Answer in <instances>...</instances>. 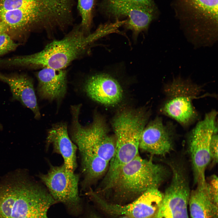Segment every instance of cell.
I'll return each instance as SVG.
<instances>
[{"mask_svg":"<svg viewBox=\"0 0 218 218\" xmlns=\"http://www.w3.org/2000/svg\"><path fill=\"white\" fill-rule=\"evenodd\" d=\"M71 138L79 152L97 157L109 163L115 152V141L108 135L102 121L95 117L90 126H83L79 121L80 110L71 111Z\"/></svg>","mask_w":218,"mask_h":218,"instance_id":"ba28073f","label":"cell"},{"mask_svg":"<svg viewBox=\"0 0 218 218\" xmlns=\"http://www.w3.org/2000/svg\"><path fill=\"white\" fill-rule=\"evenodd\" d=\"M175 16L195 48L211 47L218 40V0H173Z\"/></svg>","mask_w":218,"mask_h":218,"instance_id":"277c9868","label":"cell"},{"mask_svg":"<svg viewBox=\"0 0 218 218\" xmlns=\"http://www.w3.org/2000/svg\"><path fill=\"white\" fill-rule=\"evenodd\" d=\"M87 95L101 104L111 105L121 100L123 90L115 78L104 73H97L88 78L84 86Z\"/></svg>","mask_w":218,"mask_h":218,"instance_id":"9a60e30c","label":"cell"},{"mask_svg":"<svg viewBox=\"0 0 218 218\" xmlns=\"http://www.w3.org/2000/svg\"><path fill=\"white\" fill-rule=\"evenodd\" d=\"M217 113H206L192 130L188 137V148L195 184L205 180L206 168L211 160L210 146L213 134L218 133Z\"/></svg>","mask_w":218,"mask_h":218,"instance_id":"9c48e42d","label":"cell"},{"mask_svg":"<svg viewBox=\"0 0 218 218\" xmlns=\"http://www.w3.org/2000/svg\"><path fill=\"white\" fill-rule=\"evenodd\" d=\"M119 218H130L128 216H121Z\"/></svg>","mask_w":218,"mask_h":218,"instance_id":"83f0119b","label":"cell"},{"mask_svg":"<svg viewBox=\"0 0 218 218\" xmlns=\"http://www.w3.org/2000/svg\"><path fill=\"white\" fill-rule=\"evenodd\" d=\"M148 117L143 112L126 111L114 119L115 150L104 181L107 187L112 186L122 168L139 154L140 139Z\"/></svg>","mask_w":218,"mask_h":218,"instance_id":"5b68a950","label":"cell"},{"mask_svg":"<svg viewBox=\"0 0 218 218\" xmlns=\"http://www.w3.org/2000/svg\"><path fill=\"white\" fill-rule=\"evenodd\" d=\"M0 80L9 86L12 100L19 101L33 112L35 118L38 119L41 114L32 79L23 75H7L0 73Z\"/></svg>","mask_w":218,"mask_h":218,"instance_id":"ac0fdd59","label":"cell"},{"mask_svg":"<svg viewBox=\"0 0 218 218\" xmlns=\"http://www.w3.org/2000/svg\"><path fill=\"white\" fill-rule=\"evenodd\" d=\"M18 45L6 33L0 34V56L15 50Z\"/></svg>","mask_w":218,"mask_h":218,"instance_id":"7402d4cb","label":"cell"},{"mask_svg":"<svg viewBox=\"0 0 218 218\" xmlns=\"http://www.w3.org/2000/svg\"><path fill=\"white\" fill-rule=\"evenodd\" d=\"M167 174L164 166L138 154L122 168L111 189L122 200L137 197L148 190L158 188Z\"/></svg>","mask_w":218,"mask_h":218,"instance_id":"8992f818","label":"cell"},{"mask_svg":"<svg viewBox=\"0 0 218 218\" xmlns=\"http://www.w3.org/2000/svg\"><path fill=\"white\" fill-rule=\"evenodd\" d=\"M170 168L171 182L154 218H189L187 206L190 191L185 168L179 163L173 164Z\"/></svg>","mask_w":218,"mask_h":218,"instance_id":"8fae6325","label":"cell"},{"mask_svg":"<svg viewBox=\"0 0 218 218\" xmlns=\"http://www.w3.org/2000/svg\"><path fill=\"white\" fill-rule=\"evenodd\" d=\"M56 201L39 184L25 179L0 185V218H48Z\"/></svg>","mask_w":218,"mask_h":218,"instance_id":"3957f363","label":"cell"},{"mask_svg":"<svg viewBox=\"0 0 218 218\" xmlns=\"http://www.w3.org/2000/svg\"><path fill=\"white\" fill-rule=\"evenodd\" d=\"M202 90L201 86L189 78H184L180 76L173 78L164 85L165 100L160 107V112L182 126H190L198 117L193 102L201 97L200 95Z\"/></svg>","mask_w":218,"mask_h":218,"instance_id":"52a82bcc","label":"cell"},{"mask_svg":"<svg viewBox=\"0 0 218 218\" xmlns=\"http://www.w3.org/2000/svg\"><path fill=\"white\" fill-rule=\"evenodd\" d=\"M46 142L48 146L51 145L52 147L54 152L62 156L66 168L74 172L77 166L78 148L69 137L66 124L60 123L53 125L48 131Z\"/></svg>","mask_w":218,"mask_h":218,"instance_id":"e0dca14e","label":"cell"},{"mask_svg":"<svg viewBox=\"0 0 218 218\" xmlns=\"http://www.w3.org/2000/svg\"><path fill=\"white\" fill-rule=\"evenodd\" d=\"M190 191L188 204L191 218H218V205L208 192L206 179L200 181Z\"/></svg>","mask_w":218,"mask_h":218,"instance_id":"d6986e66","label":"cell"},{"mask_svg":"<svg viewBox=\"0 0 218 218\" xmlns=\"http://www.w3.org/2000/svg\"><path fill=\"white\" fill-rule=\"evenodd\" d=\"M79 152L83 176L82 187L84 189L107 170L109 163L97 157Z\"/></svg>","mask_w":218,"mask_h":218,"instance_id":"ffe728a7","label":"cell"},{"mask_svg":"<svg viewBox=\"0 0 218 218\" xmlns=\"http://www.w3.org/2000/svg\"><path fill=\"white\" fill-rule=\"evenodd\" d=\"M88 195L100 208L112 215L125 216L130 218H154L164 196L158 188L148 190L128 204L122 205L108 202L96 193Z\"/></svg>","mask_w":218,"mask_h":218,"instance_id":"7c38bea8","label":"cell"},{"mask_svg":"<svg viewBox=\"0 0 218 218\" xmlns=\"http://www.w3.org/2000/svg\"><path fill=\"white\" fill-rule=\"evenodd\" d=\"M210 152L211 160L214 163H217L218 160V133L214 134L212 136L210 144Z\"/></svg>","mask_w":218,"mask_h":218,"instance_id":"cb8c5ba5","label":"cell"},{"mask_svg":"<svg viewBox=\"0 0 218 218\" xmlns=\"http://www.w3.org/2000/svg\"><path fill=\"white\" fill-rule=\"evenodd\" d=\"M95 2V0H77V9L81 19L80 25L87 32L92 23Z\"/></svg>","mask_w":218,"mask_h":218,"instance_id":"44dd1931","label":"cell"},{"mask_svg":"<svg viewBox=\"0 0 218 218\" xmlns=\"http://www.w3.org/2000/svg\"><path fill=\"white\" fill-rule=\"evenodd\" d=\"M106 33L107 30L103 25L92 33L88 34L79 24L63 38L53 41L41 51L12 58L11 62L13 65H30L64 69L84 54L93 42Z\"/></svg>","mask_w":218,"mask_h":218,"instance_id":"7a4b0ae2","label":"cell"},{"mask_svg":"<svg viewBox=\"0 0 218 218\" xmlns=\"http://www.w3.org/2000/svg\"><path fill=\"white\" fill-rule=\"evenodd\" d=\"M134 3L146 8L155 11H158L154 0H120Z\"/></svg>","mask_w":218,"mask_h":218,"instance_id":"d4e9b609","label":"cell"},{"mask_svg":"<svg viewBox=\"0 0 218 218\" xmlns=\"http://www.w3.org/2000/svg\"><path fill=\"white\" fill-rule=\"evenodd\" d=\"M88 218H100L99 216L95 213H91Z\"/></svg>","mask_w":218,"mask_h":218,"instance_id":"4316f807","label":"cell"},{"mask_svg":"<svg viewBox=\"0 0 218 218\" xmlns=\"http://www.w3.org/2000/svg\"><path fill=\"white\" fill-rule=\"evenodd\" d=\"M101 7L108 15L115 17L126 16L125 23L134 35L147 30L158 15V11L150 10L131 2L120 0H104Z\"/></svg>","mask_w":218,"mask_h":218,"instance_id":"4fadbf2b","label":"cell"},{"mask_svg":"<svg viewBox=\"0 0 218 218\" xmlns=\"http://www.w3.org/2000/svg\"><path fill=\"white\" fill-rule=\"evenodd\" d=\"M38 93L41 98L59 100L64 96L67 88V73L64 69L44 68L37 73Z\"/></svg>","mask_w":218,"mask_h":218,"instance_id":"2e32d148","label":"cell"},{"mask_svg":"<svg viewBox=\"0 0 218 218\" xmlns=\"http://www.w3.org/2000/svg\"><path fill=\"white\" fill-rule=\"evenodd\" d=\"M39 177L57 202L64 204L73 213H79L81 206L78 175L67 169L63 164L59 166L50 165L47 173L40 174Z\"/></svg>","mask_w":218,"mask_h":218,"instance_id":"30bf717a","label":"cell"},{"mask_svg":"<svg viewBox=\"0 0 218 218\" xmlns=\"http://www.w3.org/2000/svg\"><path fill=\"white\" fill-rule=\"evenodd\" d=\"M172 126L157 117L146 125L140 139L139 148L156 155H164L173 148L174 131Z\"/></svg>","mask_w":218,"mask_h":218,"instance_id":"5bb4252c","label":"cell"},{"mask_svg":"<svg viewBox=\"0 0 218 218\" xmlns=\"http://www.w3.org/2000/svg\"><path fill=\"white\" fill-rule=\"evenodd\" d=\"M8 31V28L6 25L0 21V34Z\"/></svg>","mask_w":218,"mask_h":218,"instance_id":"484cf974","label":"cell"},{"mask_svg":"<svg viewBox=\"0 0 218 218\" xmlns=\"http://www.w3.org/2000/svg\"><path fill=\"white\" fill-rule=\"evenodd\" d=\"M218 177L215 175L210 177L206 180L207 187L209 194L214 203L218 205Z\"/></svg>","mask_w":218,"mask_h":218,"instance_id":"603a6c76","label":"cell"},{"mask_svg":"<svg viewBox=\"0 0 218 218\" xmlns=\"http://www.w3.org/2000/svg\"><path fill=\"white\" fill-rule=\"evenodd\" d=\"M75 0H0V21L10 31L63 29L73 21Z\"/></svg>","mask_w":218,"mask_h":218,"instance_id":"6da1fadb","label":"cell"}]
</instances>
